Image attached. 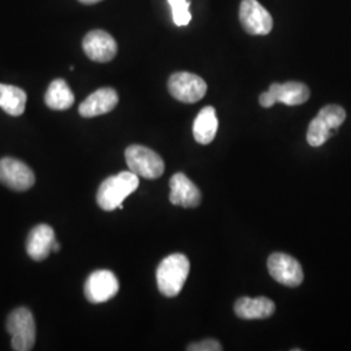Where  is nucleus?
I'll return each instance as SVG.
<instances>
[{
  "instance_id": "f257e3e1",
  "label": "nucleus",
  "mask_w": 351,
  "mask_h": 351,
  "mask_svg": "<svg viewBox=\"0 0 351 351\" xmlns=\"http://www.w3.org/2000/svg\"><path fill=\"white\" fill-rule=\"evenodd\" d=\"M138 186V176L132 171L111 176L106 178L98 189L97 202L104 211H114L116 208L123 210V202Z\"/></svg>"
},
{
  "instance_id": "f03ea898",
  "label": "nucleus",
  "mask_w": 351,
  "mask_h": 351,
  "mask_svg": "<svg viewBox=\"0 0 351 351\" xmlns=\"http://www.w3.org/2000/svg\"><path fill=\"white\" fill-rule=\"evenodd\" d=\"M190 272V262L184 254H172L164 258L156 269L158 289L164 297L173 298L181 293Z\"/></svg>"
},
{
  "instance_id": "7ed1b4c3",
  "label": "nucleus",
  "mask_w": 351,
  "mask_h": 351,
  "mask_svg": "<svg viewBox=\"0 0 351 351\" xmlns=\"http://www.w3.org/2000/svg\"><path fill=\"white\" fill-rule=\"evenodd\" d=\"M346 119V112L337 104H329L323 107L317 116L310 123L307 130V142L313 147L324 145L329 137L336 133V130Z\"/></svg>"
},
{
  "instance_id": "20e7f679",
  "label": "nucleus",
  "mask_w": 351,
  "mask_h": 351,
  "mask_svg": "<svg viewBox=\"0 0 351 351\" xmlns=\"http://www.w3.org/2000/svg\"><path fill=\"white\" fill-rule=\"evenodd\" d=\"M7 330L12 336L13 350H33L36 343V322L27 308L20 307L13 310L7 319Z\"/></svg>"
},
{
  "instance_id": "39448f33",
  "label": "nucleus",
  "mask_w": 351,
  "mask_h": 351,
  "mask_svg": "<svg viewBox=\"0 0 351 351\" xmlns=\"http://www.w3.org/2000/svg\"><path fill=\"white\" fill-rule=\"evenodd\" d=\"M125 159L129 169L138 177L155 180L164 173L163 159L149 147L129 146L125 150Z\"/></svg>"
},
{
  "instance_id": "423d86ee",
  "label": "nucleus",
  "mask_w": 351,
  "mask_h": 351,
  "mask_svg": "<svg viewBox=\"0 0 351 351\" xmlns=\"http://www.w3.org/2000/svg\"><path fill=\"white\" fill-rule=\"evenodd\" d=\"M168 90L177 101L191 104L201 101L206 95L207 84L199 75L189 72H177L171 75Z\"/></svg>"
},
{
  "instance_id": "0eeeda50",
  "label": "nucleus",
  "mask_w": 351,
  "mask_h": 351,
  "mask_svg": "<svg viewBox=\"0 0 351 351\" xmlns=\"http://www.w3.org/2000/svg\"><path fill=\"white\" fill-rule=\"evenodd\" d=\"M239 21L251 36H267L274 27L272 16L258 0H242Z\"/></svg>"
},
{
  "instance_id": "6e6552de",
  "label": "nucleus",
  "mask_w": 351,
  "mask_h": 351,
  "mask_svg": "<svg viewBox=\"0 0 351 351\" xmlns=\"http://www.w3.org/2000/svg\"><path fill=\"white\" fill-rule=\"evenodd\" d=\"M269 275L289 288L300 287L304 278L300 262L284 252H275L268 258Z\"/></svg>"
},
{
  "instance_id": "1a4fd4ad",
  "label": "nucleus",
  "mask_w": 351,
  "mask_h": 351,
  "mask_svg": "<svg viewBox=\"0 0 351 351\" xmlns=\"http://www.w3.org/2000/svg\"><path fill=\"white\" fill-rule=\"evenodd\" d=\"M119 280L114 274L107 269L93 272L85 282V297L90 303L99 304L111 301L119 293Z\"/></svg>"
},
{
  "instance_id": "9d476101",
  "label": "nucleus",
  "mask_w": 351,
  "mask_h": 351,
  "mask_svg": "<svg viewBox=\"0 0 351 351\" xmlns=\"http://www.w3.org/2000/svg\"><path fill=\"white\" fill-rule=\"evenodd\" d=\"M0 182L16 191H25L34 185L36 176L21 160L3 158L0 159Z\"/></svg>"
},
{
  "instance_id": "9b49d317",
  "label": "nucleus",
  "mask_w": 351,
  "mask_h": 351,
  "mask_svg": "<svg viewBox=\"0 0 351 351\" xmlns=\"http://www.w3.org/2000/svg\"><path fill=\"white\" fill-rule=\"evenodd\" d=\"M82 47L88 59L97 63H108L117 53V45L111 34L104 30H93L86 34Z\"/></svg>"
},
{
  "instance_id": "f8f14e48",
  "label": "nucleus",
  "mask_w": 351,
  "mask_h": 351,
  "mask_svg": "<svg viewBox=\"0 0 351 351\" xmlns=\"http://www.w3.org/2000/svg\"><path fill=\"white\" fill-rule=\"evenodd\" d=\"M171 195L169 201L175 206H181L185 208H194L201 204V190L195 186V184L184 175L176 173L169 181Z\"/></svg>"
},
{
  "instance_id": "ddd939ff",
  "label": "nucleus",
  "mask_w": 351,
  "mask_h": 351,
  "mask_svg": "<svg viewBox=\"0 0 351 351\" xmlns=\"http://www.w3.org/2000/svg\"><path fill=\"white\" fill-rule=\"evenodd\" d=\"M119 103L117 93L111 88H103L90 94L85 101L80 104V114L82 117H97L111 112Z\"/></svg>"
},
{
  "instance_id": "4468645a",
  "label": "nucleus",
  "mask_w": 351,
  "mask_h": 351,
  "mask_svg": "<svg viewBox=\"0 0 351 351\" xmlns=\"http://www.w3.org/2000/svg\"><path fill=\"white\" fill-rule=\"evenodd\" d=\"M55 241L56 239H55L53 229L47 224H39L36 228H33L27 236V241H26L27 255L36 262L45 261L50 255Z\"/></svg>"
},
{
  "instance_id": "2eb2a0df",
  "label": "nucleus",
  "mask_w": 351,
  "mask_h": 351,
  "mask_svg": "<svg viewBox=\"0 0 351 351\" xmlns=\"http://www.w3.org/2000/svg\"><path fill=\"white\" fill-rule=\"evenodd\" d=\"M275 303L265 297L259 298H239L234 304V313L239 319L254 320V319H267L275 314Z\"/></svg>"
},
{
  "instance_id": "dca6fc26",
  "label": "nucleus",
  "mask_w": 351,
  "mask_h": 351,
  "mask_svg": "<svg viewBox=\"0 0 351 351\" xmlns=\"http://www.w3.org/2000/svg\"><path fill=\"white\" fill-rule=\"evenodd\" d=\"M268 91L272 94L276 103H282L285 106H300L310 98V90L302 84L290 81L285 84H272Z\"/></svg>"
},
{
  "instance_id": "f3484780",
  "label": "nucleus",
  "mask_w": 351,
  "mask_h": 351,
  "mask_svg": "<svg viewBox=\"0 0 351 351\" xmlns=\"http://www.w3.org/2000/svg\"><path fill=\"white\" fill-rule=\"evenodd\" d=\"M219 128L216 111L211 106H207L198 113L193 125L194 138L201 145H210L213 142Z\"/></svg>"
},
{
  "instance_id": "a211bd4d",
  "label": "nucleus",
  "mask_w": 351,
  "mask_h": 351,
  "mask_svg": "<svg viewBox=\"0 0 351 351\" xmlns=\"http://www.w3.org/2000/svg\"><path fill=\"white\" fill-rule=\"evenodd\" d=\"M46 106L55 111H64L73 106L75 95L68 84L62 80H53L45 95Z\"/></svg>"
},
{
  "instance_id": "6ab92c4d",
  "label": "nucleus",
  "mask_w": 351,
  "mask_h": 351,
  "mask_svg": "<svg viewBox=\"0 0 351 351\" xmlns=\"http://www.w3.org/2000/svg\"><path fill=\"white\" fill-rule=\"evenodd\" d=\"M26 93L23 88L0 84V108L11 116H20L25 111Z\"/></svg>"
},
{
  "instance_id": "aec40b11",
  "label": "nucleus",
  "mask_w": 351,
  "mask_h": 351,
  "mask_svg": "<svg viewBox=\"0 0 351 351\" xmlns=\"http://www.w3.org/2000/svg\"><path fill=\"white\" fill-rule=\"evenodd\" d=\"M171 8H172V14H173V21L177 26L188 25L191 20V14L189 12L190 1L188 0H168Z\"/></svg>"
},
{
  "instance_id": "412c9836",
  "label": "nucleus",
  "mask_w": 351,
  "mask_h": 351,
  "mask_svg": "<svg viewBox=\"0 0 351 351\" xmlns=\"http://www.w3.org/2000/svg\"><path fill=\"white\" fill-rule=\"evenodd\" d=\"M189 351H221L223 346L216 339H204L197 343H191L188 346Z\"/></svg>"
},
{
  "instance_id": "4be33fe9",
  "label": "nucleus",
  "mask_w": 351,
  "mask_h": 351,
  "mask_svg": "<svg viewBox=\"0 0 351 351\" xmlns=\"http://www.w3.org/2000/svg\"><path fill=\"white\" fill-rule=\"evenodd\" d=\"M259 103L262 104V107H264V108H271L272 106L276 104V101H275L272 94L269 91H265L259 97Z\"/></svg>"
},
{
  "instance_id": "5701e85b",
  "label": "nucleus",
  "mask_w": 351,
  "mask_h": 351,
  "mask_svg": "<svg viewBox=\"0 0 351 351\" xmlns=\"http://www.w3.org/2000/svg\"><path fill=\"white\" fill-rule=\"evenodd\" d=\"M59 250H60V243H59L58 241H55V242H53V246H52V251L58 252Z\"/></svg>"
},
{
  "instance_id": "b1692460",
  "label": "nucleus",
  "mask_w": 351,
  "mask_h": 351,
  "mask_svg": "<svg viewBox=\"0 0 351 351\" xmlns=\"http://www.w3.org/2000/svg\"><path fill=\"white\" fill-rule=\"evenodd\" d=\"M78 1H81V3H84V4H95V3H98V1H101V0H78Z\"/></svg>"
}]
</instances>
